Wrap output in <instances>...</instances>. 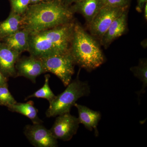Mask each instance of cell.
Here are the masks:
<instances>
[{"instance_id":"cell-15","label":"cell","mask_w":147,"mask_h":147,"mask_svg":"<svg viewBox=\"0 0 147 147\" xmlns=\"http://www.w3.org/2000/svg\"><path fill=\"white\" fill-rule=\"evenodd\" d=\"M22 28V16L10 11L8 17L0 22V41Z\"/></svg>"},{"instance_id":"cell-4","label":"cell","mask_w":147,"mask_h":147,"mask_svg":"<svg viewBox=\"0 0 147 147\" xmlns=\"http://www.w3.org/2000/svg\"><path fill=\"white\" fill-rule=\"evenodd\" d=\"M75 79L71 80L62 93L55 97L50 102L45 115L47 117H57L65 113H70L71 107L80 98L88 96L90 89L87 82H82L79 79V74Z\"/></svg>"},{"instance_id":"cell-9","label":"cell","mask_w":147,"mask_h":147,"mask_svg":"<svg viewBox=\"0 0 147 147\" xmlns=\"http://www.w3.org/2000/svg\"><path fill=\"white\" fill-rule=\"evenodd\" d=\"M16 77L23 76L29 79L34 84L38 76L46 73L40 59L30 55L18 59L15 64Z\"/></svg>"},{"instance_id":"cell-13","label":"cell","mask_w":147,"mask_h":147,"mask_svg":"<svg viewBox=\"0 0 147 147\" xmlns=\"http://www.w3.org/2000/svg\"><path fill=\"white\" fill-rule=\"evenodd\" d=\"M103 5L102 0H80L71 7L74 13L82 14L89 25Z\"/></svg>"},{"instance_id":"cell-7","label":"cell","mask_w":147,"mask_h":147,"mask_svg":"<svg viewBox=\"0 0 147 147\" xmlns=\"http://www.w3.org/2000/svg\"><path fill=\"white\" fill-rule=\"evenodd\" d=\"M79 124L78 118L70 113H65L57 116L50 131L57 140L66 142L71 140L76 134Z\"/></svg>"},{"instance_id":"cell-5","label":"cell","mask_w":147,"mask_h":147,"mask_svg":"<svg viewBox=\"0 0 147 147\" xmlns=\"http://www.w3.org/2000/svg\"><path fill=\"white\" fill-rule=\"evenodd\" d=\"M40 59L46 72H51L57 76L65 86L71 82L75 64L69 51Z\"/></svg>"},{"instance_id":"cell-25","label":"cell","mask_w":147,"mask_h":147,"mask_svg":"<svg viewBox=\"0 0 147 147\" xmlns=\"http://www.w3.org/2000/svg\"><path fill=\"white\" fill-rule=\"evenodd\" d=\"M49 1V0H30V5L42 2L47 1Z\"/></svg>"},{"instance_id":"cell-2","label":"cell","mask_w":147,"mask_h":147,"mask_svg":"<svg viewBox=\"0 0 147 147\" xmlns=\"http://www.w3.org/2000/svg\"><path fill=\"white\" fill-rule=\"evenodd\" d=\"M74 22L40 31L30 33L29 49L30 55L41 59L69 51Z\"/></svg>"},{"instance_id":"cell-18","label":"cell","mask_w":147,"mask_h":147,"mask_svg":"<svg viewBox=\"0 0 147 147\" xmlns=\"http://www.w3.org/2000/svg\"><path fill=\"white\" fill-rule=\"evenodd\" d=\"M49 74H46L45 76V83L42 88L38 90L32 94L27 96L25 100H26L31 98H37L47 99L49 103L53 101L56 96L50 89L49 86V79L50 78Z\"/></svg>"},{"instance_id":"cell-19","label":"cell","mask_w":147,"mask_h":147,"mask_svg":"<svg viewBox=\"0 0 147 147\" xmlns=\"http://www.w3.org/2000/svg\"><path fill=\"white\" fill-rule=\"evenodd\" d=\"M16 102L9 90L8 84L0 86V105L8 108Z\"/></svg>"},{"instance_id":"cell-23","label":"cell","mask_w":147,"mask_h":147,"mask_svg":"<svg viewBox=\"0 0 147 147\" xmlns=\"http://www.w3.org/2000/svg\"><path fill=\"white\" fill-rule=\"evenodd\" d=\"M8 78L5 77L0 71V86L8 84Z\"/></svg>"},{"instance_id":"cell-8","label":"cell","mask_w":147,"mask_h":147,"mask_svg":"<svg viewBox=\"0 0 147 147\" xmlns=\"http://www.w3.org/2000/svg\"><path fill=\"white\" fill-rule=\"evenodd\" d=\"M24 134L30 143L36 147H57L58 141L50 129L41 124L28 125L24 127Z\"/></svg>"},{"instance_id":"cell-22","label":"cell","mask_w":147,"mask_h":147,"mask_svg":"<svg viewBox=\"0 0 147 147\" xmlns=\"http://www.w3.org/2000/svg\"><path fill=\"white\" fill-rule=\"evenodd\" d=\"M147 0H137V5L136 10L139 12H141L143 10L144 5L147 2Z\"/></svg>"},{"instance_id":"cell-1","label":"cell","mask_w":147,"mask_h":147,"mask_svg":"<svg viewBox=\"0 0 147 147\" xmlns=\"http://www.w3.org/2000/svg\"><path fill=\"white\" fill-rule=\"evenodd\" d=\"M74 13L63 0L30 5L22 15L23 28L30 33L55 28L73 21Z\"/></svg>"},{"instance_id":"cell-26","label":"cell","mask_w":147,"mask_h":147,"mask_svg":"<svg viewBox=\"0 0 147 147\" xmlns=\"http://www.w3.org/2000/svg\"><path fill=\"white\" fill-rule=\"evenodd\" d=\"M144 17L146 20H147V2L145 3L144 5Z\"/></svg>"},{"instance_id":"cell-3","label":"cell","mask_w":147,"mask_h":147,"mask_svg":"<svg viewBox=\"0 0 147 147\" xmlns=\"http://www.w3.org/2000/svg\"><path fill=\"white\" fill-rule=\"evenodd\" d=\"M69 51L75 64L88 71L99 67L105 61L95 40L77 23H74Z\"/></svg>"},{"instance_id":"cell-16","label":"cell","mask_w":147,"mask_h":147,"mask_svg":"<svg viewBox=\"0 0 147 147\" xmlns=\"http://www.w3.org/2000/svg\"><path fill=\"white\" fill-rule=\"evenodd\" d=\"M7 108L11 112L26 116L32 121L33 124H42L43 122L38 117V110L34 107V103L32 100L25 103L16 102Z\"/></svg>"},{"instance_id":"cell-20","label":"cell","mask_w":147,"mask_h":147,"mask_svg":"<svg viewBox=\"0 0 147 147\" xmlns=\"http://www.w3.org/2000/svg\"><path fill=\"white\" fill-rule=\"evenodd\" d=\"M11 11L22 15L26 12L30 5V0H9Z\"/></svg>"},{"instance_id":"cell-11","label":"cell","mask_w":147,"mask_h":147,"mask_svg":"<svg viewBox=\"0 0 147 147\" xmlns=\"http://www.w3.org/2000/svg\"><path fill=\"white\" fill-rule=\"evenodd\" d=\"M78 110L80 123L84 125L86 129L92 131L94 130L96 137L98 136L99 132L97 126L101 117V114L99 111H94L86 106L75 103L74 105Z\"/></svg>"},{"instance_id":"cell-12","label":"cell","mask_w":147,"mask_h":147,"mask_svg":"<svg viewBox=\"0 0 147 147\" xmlns=\"http://www.w3.org/2000/svg\"><path fill=\"white\" fill-rule=\"evenodd\" d=\"M127 10L114 20L100 39V43L105 48L115 39L124 33L127 28Z\"/></svg>"},{"instance_id":"cell-21","label":"cell","mask_w":147,"mask_h":147,"mask_svg":"<svg viewBox=\"0 0 147 147\" xmlns=\"http://www.w3.org/2000/svg\"><path fill=\"white\" fill-rule=\"evenodd\" d=\"M103 5L113 7H127L129 0H102Z\"/></svg>"},{"instance_id":"cell-6","label":"cell","mask_w":147,"mask_h":147,"mask_svg":"<svg viewBox=\"0 0 147 147\" xmlns=\"http://www.w3.org/2000/svg\"><path fill=\"white\" fill-rule=\"evenodd\" d=\"M127 8L103 5L89 25L92 35L100 40L110 25Z\"/></svg>"},{"instance_id":"cell-10","label":"cell","mask_w":147,"mask_h":147,"mask_svg":"<svg viewBox=\"0 0 147 147\" xmlns=\"http://www.w3.org/2000/svg\"><path fill=\"white\" fill-rule=\"evenodd\" d=\"M21 55L0 41V71L5 77H16L15 64Z\"/></svg>"},{"instance_id":"cell-24","label":"cell","mask_w":147,"mask_h":147,"mask_svg":"<svg viewBox=\"0 0 147 147\" xmlns=\"http://www.w3.org/2000/svg\"><path fill=\"white\" fill-rule=\"evenodd\" d=\"M63 1L66 4L70 6L72 4L77 2L80 0H63Z\"/></svg>"},{"instance_id":"cell-17","label":"cell","mask_w":147,"mask_h":147,"mask_svg":"<svg viewBox=\"0 0 147 147\" xmlns=\"http://www.w3.org/2000/svg\"><path fill=\"white\" fill-rule=\"evenodd\" d=\"M130 70L134 76L143 83L142 89L137 92V94L139 97L141 94L145 92V89L147 86V60L146 59L140 60L138 65L137 66L132 67L130 68Z\"/></svg>"},{"instance_id":"cell-14","label":"cell","mask_w":147,"mask_h":147,"mask_svg":"<svg viewBox=\"0 0 147 147\" xmlns=\"http://www.w3.org/2000/svg\"><path fill=\"white\" fill-rule=\"evenodd\" d=\"M30 32L22 28L4 38L1 42H4L12 50L22 54L29 49V36Z\"/></svg>"}]
</instances>
